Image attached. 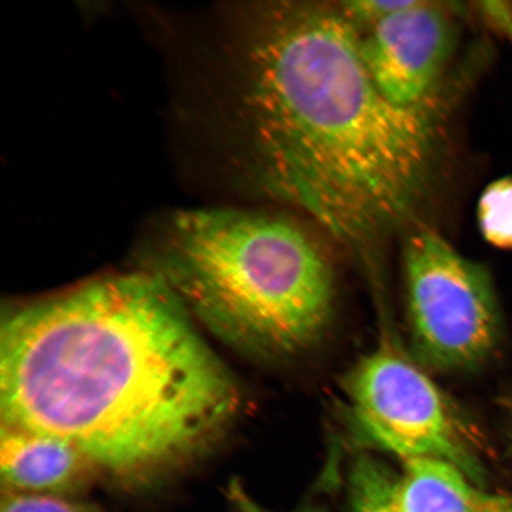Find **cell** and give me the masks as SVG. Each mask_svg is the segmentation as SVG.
Masks as SVG:
<instances>
[{"mask_svg":"<svg viewBox=\"0 0 512 512\" xmlns=\"http://www.w3.org/2000/svg\"><path fill=\"white\" fill-rule=\"evenodd\" d=\"M480 232L490 245L512 249V177L492 182L478 202Z\"/></svg>","mask_w":512,"mask_h":512,"instance_id":"cell-9","label":"cell"},{"mask_svg":"<svg viewBox=\"0 0 512 512\" xmlns=\"http://www.w3.org/2000/svg\"><path fill=\"white\" fill-rule=\"evenodd\" d=\"M342 389L345 425L358 447L400 460H445L484 486L478 435L392 335L348 371Z\"/></svg>","mask_w":512,"mask_h":512,"instance_id":"cell-4","label":"cell"},{"mask_svg":"<svg viewBox=\"0 0 512 512\" xmlns=\"http://www.w3.org/2000/svg\"><path fill=\"white\" fill-rule=\"evenodd\" d=\"M0 512H95V510L60 496L4 492Z\"/></svg>","mask_w":512,"mask_h":512,"instance_id":"cell-11","label":"cell"},{"mask_svg":"<svg viewBox=\"0 0 512 512\" xmlns=\"http://www.w3.org/2000/svg\"><path fill=\"white\" fill-rule=\"evenodd\" d=\"M511 439H512V433H511Z\"/></svg>","mask_w":512,"mask_h":512,"instance_id":"cell-14","label":"cell"},{"mask_svg":"<svg viewBox=\"0 0 512 512\" xmlns=\"http://www.w3.org/2000/svg\"><path fill=\"white\" fill-rule=\"evenodd\" d=\"M370 460L392 512H512V497L486 491L445 460L403 459L399 471Z\"/></svg>","mask_w":512,"mask_h":512,"instance_id":"cell-7","label":"cell"},{"mask_svg":"<svg viewBox=\"0 0 512 512\" xmlns=\"http://www.w3.org/2000/svg\"><path fill=\"white\" fill-rule=\"evenodd\" d=\"M450 24L437 5L418 0L361 38V53L380 92L401 107L422 106L446 59Z\"/></svg>","mask_w":512,"mask_h":512,"instance_id":"cell-6","label":"cell"},{"mask_svg":"<svg viewBox=\"0 0 512 512\" xmlns=\"http://www.w3.org/2000/svg\"><path fill=\"white\" fill-rule=\"evenodd\" d=\"M157 275L222 341L262 358L302 354L334 316L336 278L290 221L233 209L181 211L163 229Z\"/></svg>","mask_w":512,"mask_h":512,"instance_id":"cell-3","label":"cell"},{"mask_svg":"<svg viewBox=\"0 0 512 512\" xmlns=\"http://www.w3.org/2000/svg\"><path fill=\"white\" fill-rule=\"evenodd\" d=\"M349 512H392L371 467L369 453H362L349 475Z\"/></svg>","mask_w":512,"mask_h":512,"instance_id":"cell-10","label":"cell"},{"mask_svg":"<svg viewBox=\"0 0 512 512\" xmlns=\"http://www.w3.org/2000/svg\"><path fill=\"white\" fill-rule=\"evenodd\" d=\"M416 0H360V2H345L341 4L342 14L355 25H373L384 21L398 12L411 8Z\"/></svg>","mask_w":512,"mask_h":512,"instance_id":"cell-12","label":"cell"},{"mask_svg":"<svg viewBox=\"0 0 512 512\" xmlns=\"http://www.w3.org/2000/svg\"><path fill=\"white\" fill-rule=\"evenodd\" d=\"M153 274L19 307L0 329L2 426L53 435L114 476L181 464L219 437L238 386Z\"/></svg>","mask_w":512,"mask_h":512,"instance_id":"cell-1","label":"cell"},{"mask_svg":"<svg viewBox=\"0 0 512 512\" xmlns=\"http://www.w3.org/2000/svg\"><path fill=\"white\" fill-rule=\"evenodd\" d=\"M229 501L232 502L236 512H274L262 507V505L249 496L245 488L239 480H233L229 484L228 489ZM300 512H323L316 509L305 510Z\"/></svg>","mask_w":512,"mask_h":512,"instance_id":"cell-13","label":"cell"},{"mask_svg":"<svg viewBox=\"0 0 512 512\" xmlns=\"http://www.w3.org/2000/svg\"><path fill=\"white\" fill-rule=\"evenodd\" d=\"M0 456L3 488L10 494L62 497L85 485L95 469L67 441L5 426Z\"/></svg>","mask_w":512,"mask_h":512,"instance_id":"cell-8","label":"cell"},{"mask_svg":"<svg viewBox=\"0 0 512 512\" xmlns=\"http://www.w3.org/2000/svg\"><path fill=\"white\" fill-rule=\"evenodd\" d=\"M403 262L415 360L444 373L482 366L501 336L489 273L430 229L409 236Z\"/></svg>","mask_w":512,"mask_h":512,"instance_id":"cell-5","label":"cell"},{"mask_svg":"<svg viewBox=\"0 0 512 512\" xmlns=\"http://www.w3.org/2000/svg\"><path fill=\"white\" fill-rule=\"evenodd\" d=\"M256 181L331 235L367 245L424 190L434 131L421 106L390 102L370 78L341 10H267L245 49Z\"/></svg>","mask_w":512,"mask_h":512,"instance_id":"cell-2","label":"cell"}]
</instances>
